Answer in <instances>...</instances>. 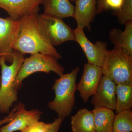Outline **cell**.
<instances>
[{"label":"cell","mask_w":132,"mask_h":132,"mask_svg":"<svg viewBox=\"0 0 132 132\" xmlns=\"http://www.w3.org/2000/svg\"><path fill=\"white\" fill-rule=\"evenodd\" d=\"M101 68L103 75L116 85L132 84V56L122 50H108Z\"/></svg>","instance_id":"4"},{"label":"cell","mask_w":132,"mask_h":132,"mask_svg":"<svg viewBox=\"0 0 132 132\" xmlns=\"http://www.w3.org/2000/svg\"><path fill=\"white\" fill-rule=\"evenodd\" d=\"M79 70V67H77L71 72L63 74L55 80L52 89L54 91L55 97L53 100L48 102L47 106L54 111L59 118L64 119L72 112L77 90L76 77Z\"/></svg>","instance_id":"2"},{"label":"cell","mask_w":132,"mask_h":132,"mask_svg":"<svg viewBox=\"0 0 132 132\" xmlns=\"http://www.w3.org/2000/svg\"><path fill=\"white\" fill-rule=\"evenodd\" d=\"M58 59L51 55L36 53L24 59L19 69L14 83L18 92L21 87L23 81L29 76L38 72L49 74L54 72L58 75L64 74V69L59 63Z\"/></svg>","instance_id":"5"},{"label":"cell","mask_w":132,"mask_h":132,"mask_svg":"<svg viewBox=\"0 0 132 132\" xmlns=\"http://www.w3.org/2000/svg\"><path fill=\"white\" fill-rule=\"evenodd\" d=\"M44 13L62 19L73 17L74 6L69 0H43Z\"/></svg>","instance_id":"15"},{"label":"cell","mask_w":132,"mask_h":132,"mask_svg":"<svg viewBox=\"0 0 132 132\" xmlns=\"http://www.w3.org/2000/svg\"><path fill=\"white\" fill-rule=\"evenodd\" d=\"M116 84L104 75L102 76L91 103L95 108H100L114 111L116 105Z\"/></svg>","instance_id":"12"},{"label":"cell","mask_w":132,"mask_h":132,"mask_svg":"<svg viewBox=\"0 0 132 132\" xmlns=\"http://www.w3.org/2000/svg\"><path fill=\"white\" fill-rule=\"evenodd\" d=\"M132 131V112L124 110L115 114L113 132H131Z\"/></svg>","instance_id":"19"},{"label":"cell","mask_w":132,"mask_h":132,"mask_svg":"<svg viewBox=\"0 0 132 132\" xmlns=\"http://www.w3.org/2000/svg\"><path fill=\"white\" fill-rule=\"evenodd\" d=\"M52 123L38 121L22 130L21 132H49Z\"/></svg>","instance_id":"21"},{"label":"cell","mask_w":132,"mask_h":132,"mask_svg":"<svg viewBox=\"0 0 132 132\" xmlns=\"http://www.w3.org/2000/svg\"><path fill=\"white\" fill-rule=\"evenodd\" d=\"M93 111L96 132H113L115 115L113 111L105 108H95Z\"/></svg>","instance_id":"17"},{"label":"cell","mask_w":132,"mask_h":132,"mask_svg":"<svg viewBox=\"0 0 132 132\" xmlns=\"http://www.w3.org/2000/svg\"><path fill=\"white\" fill-rule=\"evenodd\" d=\"M24 59V55L13 51V60L10 65L6 64L5 58L0 57L1 69L0 84V112L9 113L10 109L17 101V91L14 87L16 76Z\"/></svg>","instance_id":"3"},{"label":"cell","mask_w":132,"mask_h":132,"mask_svg":"<svg viewBox=\"0 0 132 132\" xmlns=\"http://www.w3.org/2000/svg\"><path fill=\"white\" fill-rule=\"evenodd\" d=\"M124 25L125 30L112 28L109 34V38L114 47L120 49L132 56V20Z\"/></svg>","instance_id":"14"},{"label":"cell","mask_w":132,"mask_h":132,"mask_svg":"<svg viewBox=\"0 0 132 132\" xmlns=\"http://www.w3.org/2000/svg\"><path fill=\"white\" fill-rule=\"evenodd\" d=\"M73 17L77 27L91 29V24L97 14V0H76Z\"/></svg>","instance_id":"13"},{"label":"cell","mask_w":132,"mask_h":132,"mask_svg":"<svg viewBox=\"0 0 132 132\" xmlns=\"http://www.w3.org/2000/svg\"><path fill=\"white\" fill-rule=\"evenodd\" d=\"M69 1L71 2H73L75 1L76 0H69Z\"/></svg>","instance_id":"26"},{"label":"cell","mask_w":132,"mask_h":132,"mask_svg":"<svg viewBox=\"0 0 132 132\" xmlns=\"http://www.w3.org/2000/svg\"><path fill=\"white\" fill-rule=\"evenodd\" d=\"M37 22L41 34L54 46L66 42L75 41L74 29L66 24L63 19L44 13L38 14Z\"/></svg>","instance_id":"6"},{"label":"cell","mask_w":132,"mask_h":132,"mask_svg":"<svg viewBox=\"0 0 132 132\" xmlns=\"http://www.w3.org/2000/svg\"><path fill=\"white\" fill-rule=\"evenodd\" d=\"M0 84H1V76H0Z\"/></svg>","instance_id":"27"},{"label":"cell","mask_w":132,"mask_h":132,"mask_svg":"<svg viewBox=\"0 0 132 132\" xmlns=\"http://www.w3.org/2000/svg\"><path fill=\"white\" fill-rule=\"evenodd\" d=\"M13 118L8 123L0 128V132L21 131L35 123L39 121L43 112L37 109L27 110L22 102L15 105Z\"/></svg>","instance_id":"8"},{"label":"cell","mask_w":132,"mask_h":132,"mask_svg":"<svg viewBox=\"0 0 132 132\" xmlns=\"http://www.w3.org/2000/svg\"><path fill=\"white\" fill-rule=\"evenodd\" d=\"M71 125L72 132H96L93 112L86 108L71 117Z\"/></svg>","instance_id":"16"},{"label":"cell","mask_w":132,"mask_h":132,"mask_svg":"<svg viewBox=\"0 0 132 132\" xmlns=\"http://www.w3.org/2000/svg\"><path fill=\"white\" fill-rule=\"evenodd\" d=\"M102 75L101 67L88 63L84 64L83 73L77 85V90L85 104L95 93Z\"/></svg>","instance_id":"10"},{"label":"cell","mask_w":132,"mask_h":132,"mask_svg":"<svg viewBox=\"0 0 132 132\" xmlns=\"http://www.w3.org/2000/svg\"><path fill=\"white\" fill-rule=\"evenodd\" d=\"M112 14L117 17L119 23L122 25L132 20V0H123L119 9L114 11Z\"/></svg>","instance_id":"20"},{"label":"cell","mask_w":132,"mask_h":132,"mask_svg":"<svg viewBox=\"0 0 132 132\" xmlns=\"http://www.w3.org/2000/svg\"><path fill=\"white\" fill-rule=\"evenodd\" d=\"M43 0H0V8L5 10L9 17L19 21L27 15L39 13Z\"/></svg>","instance_id":"11"},{"label":"cell","mask_w":132,"mask_h":132,"mask_svg":"<svg viewBox=\"0 0 132 132\" xmlns=\"http://www.w3.org/2000/svg\"><path fill=\"white\" fill-rule=\"evenodd\" d=\"M116 105L117 113L132 108V84L116 85Z\"/></svg>","instance_id":"18"},{"label":"cell","mask_w":132,"mask_h":132,"mask_svg":"<svg viewBox=\"0 0 132 132\" xmlns=\"http://www.w3.org/2000/svg\"><path fill=\"white\" fill-rule=\"evenodd\" d=\"M74 30L75 41L78 43L85 53L87 63L101 67L108 50L106 42L97 41L92 43L86 36L84 29L77 27Z\"/></svg>","instance_id":"7"},{"label":"cell","mask_w":132,"mask_h":132,"mask_svg":"<svg viewBox=\"0 0 132 132\" xmlns=\"http://www.w3.org/2000/svg\"><path fill=\"white\" fill-rule=\"evenodd\" d=\"M19 21L8 17H0V57L6 62L12 63L13 50L12 45L19 32Z\"/></svg>","instance_id":"9"},{"label":"cell","mask_w":132,"mask_h":132,"mask_svg":"<svg viewBox=\"0 0 132 132\" xmlns=\"http://www.w3.org/2000/svg\"><path fill=\"white\" fill-rule=\"evenodd\" d=\"M123 0H106V4L108 8L117 10L119 9L122 5Z\"/></svg>","instance_id":"22"},{"label":"cell","mask_w":132,"mask_h":132,"mask_svg":"<svg viewBox=\"0 0 132 132\" xmlns=\"http://www.w3.org/2000/svg\"><path fill=\"white\" fill-rule=\"evenodd\" d=\"M108 10L106 4V0H97V14L101 13Z\"/></svg>","instance_id":"24"},{"label":"cell","mask_w":132,"mask_h":132,"mask_svg":"<svg viewBox=\"0 0 132 132\" xmlns=\"http://www.w3.org/2000/svg\"><path fill=\"white\" fill-rule=\"evenodd\" d=\"M15 110H16V108L15 106H14V107L10 111V112H9V114L7 116H6L2 119L0 120V128L3 125L8 123L12 120V119L14 116Z\"/></svg>","instance_id":"25"},{"label":"cell","mask_w":132,"mask_h":132,"mask_svg":"<svg viewBox=\"0 0 132 132\" xmlns=\"http://www.w3.org/2000/svg\"><path fill=\"white\" fill-rule=\"evenodd\" d=\"M38 13L29 15L19 21V32L12 45L13 51L23 54L36 53L51 55L58 59L61 55L41 34L38 27Z\"/></svg>","instance_id":"1"},{"label":"cell","mask_w":132,"mask_h":132,"mask_svg":"<svg viewBox=\"0 0 132 132\" xmlns=\"http://www.w3.org/2000/svg\"><path fill=\"white\" fill-rule=\"evenodd\" d=\"M64 119L58 118L55 119L52 123L51 128L49 132H58Z\"/></svg>","instance_id":"23"}]
</instances>
